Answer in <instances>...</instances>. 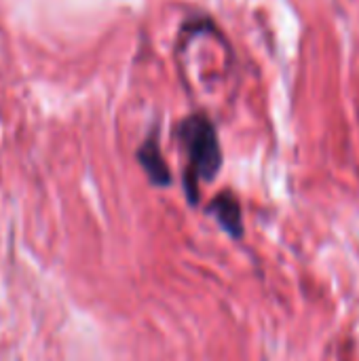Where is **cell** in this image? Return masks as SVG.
<instances>
[{"instance_id":"cell-1","label":"cell","mask_w":359,"mask_h":361,"mask_svg":"<svg viewBox=\"0 0 359 361\" xmlns=\"http://www.w3.org/2000/svg\"><path fill=\"white\" fill-rule=\"evenodd\" d=\"M178 135L184 144L188 154V169H186V192L190 201H197V182L199 180H214L222 165V152L218 144L216 129L212 121L203 114H193L182 121Z\"/></svg>"},{"instance_id":"cell-2","label":"cell","mask_w":359,"mask_h":361,"mask_svg":"<svg viewBox=\"0 0 359 361\" xmlns=\"http://www.w3.org/2000/svg\"><path fill=\"white\" fill-rule=\"evenodd\" d=\"M209 212L216 216V220L220 222V226L231 235V237H241L243 233V222H241V207L239 201L233 195H220L212 201Z\"/></svg>"},{"instance_id":"cell-3","label":"cell","mask_w":359,"mask_h":361,"mask_svg":"<svg viewBox=\"0 0 359 361\" xmlns=\"http://www.w3.org/2000/svg\"><path fill=\"white\" fill-rule=\"evenodd\" d=\"M138 159L142 163V167L146 169V173L150 176V180L159 186H167L169 184V169L161 157V148L157 144V137L146 140V144L140 148Z\"/></svg>"}]
</instances>
